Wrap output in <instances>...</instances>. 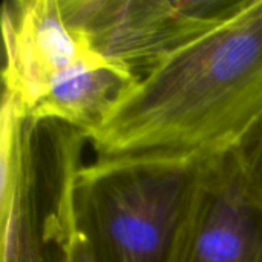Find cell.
Returning a JSON list of instances; mask_svg holds the SVG:
<instances>
[{
    "label": "cell",
    "instance_id": "2",
    "mask_svg": "<svg viewBox=\"0 0 262 262\" xmlns=\"http://www.w3.org/2000/svg\"><path fill=\"white\" fill-rule=\"evenodd\" d=\"M84 132L0 106V262H69Z\"/></svg>",
    "mask_w": 262,
    "mask_h": 262
},
{
    "label": "cell",
    "instance_id": "3",
    "mask_svg": "<svg viewBox=\"0 0 262 262\" xmlns=\"http://www.w3.org/2000/svg\"><path fill=\"white\" fill-rule=\"evenodd\" d=\"M201 163L94 161L74 186L77 230L98 262H166Z\"/></svg>",
    "mask_w": 262,
    "mask_h": 262
},
{
    "label": "cell",
    "instance_id": "9",
    "mask_svg": "<svg viewBox=\"0 0 262 262\" xmlns=\"http://www.w3.org/2000/svg\"><path fill=\"white\" fill-rule=\"evenodd\" d=\"M69 262H98L95 259L92 250L89 249L86 239L81 236V233L77 230V226L74 227L72 243H71V258Z\"/></svg>",
    "mask_w": 262,
    "mask_h": 262
},
{
    "label": "cell",
    "instance_id": "7",
    "mask_svg": "<svg viewBox=\"0 0 262 262\" xmlns=\"http://www.w3.org/2000/svg\"><path fill=\"white\" fill-rule=\"evenodd\" d=\"M138 80L129 68L88 48L55 78L28 117L57 120L89 137Z\"/></svg>",
    "mask_w": 262,
    "mask_h": 262
},
{
    "label": "cell",
    "instance_id": "6",
    "mask_svg": "<svg viewBox=\"0 0 262 262\" xmlns=\"http://www.w3.org/2000/svg\"><path fill=\"white\" fill-rule=\"evenodd\" d=\"M0 23L5 49L2 101L17 115L28 117L88 45L68 25L60 0H6Z\"/></svg>",
    "mask_w": 262,
    "mask_h": 262
},
{
    "label": "cell",
    "instance_id": "8",
    "mask_svg": "<svg viewBox=\"0 0 262 262\" xmlns=\"http://www.w3.org/2000/svg\"><path fill=\"white\" fill-rule=\"evenodd\" d=\"M246 187L262 210V115L235 147Z\"/></svg>",
    "mask_w": 262,
    "mask_h": 262
},
{
    "label": "cell",
    "instance_id": "1",
    "mask_svg": "<svg viewBox=\"0 0 262 262\" xmlns=\"http://www.w3.org/2000/svg\"><path fill=\"white\" fill-rule=\"evenodd\" d=\"M261 115L262 0H244L140 78L88 140L97 161L203 163Z\"/></svg>",
    "mask_w": 262,
    "mask_h": 262
},
{
    "label": "cell",
    "instance_id": "4",
    "mask_svg": "<svg viewBox=\"0 0 262 262\" xmlns=\"http://www.w3.org/2000/svg\"><path fill=\"white\" fill-rule=\"evenodd\" d=\"M244 0H60L72 31L98 55L146 77Z\"/></svg>",
    "mask_w": 262,
    "mask_h": 262
},
{
    "label": "cell",
    "instance_id": "5",
    "mask_svg": "<svg viewBox=\"0 0 262 262\" xmlns=\"http://www.w3.org/2000/svg\"><path fill=\"white\" fill-rule=\"evenodd\" d=\"M166 262H262V210L235 149L201 163Z\"/></svg>",
    "mask_w": 262,
    "mask_h": 262
}]
</instances>
